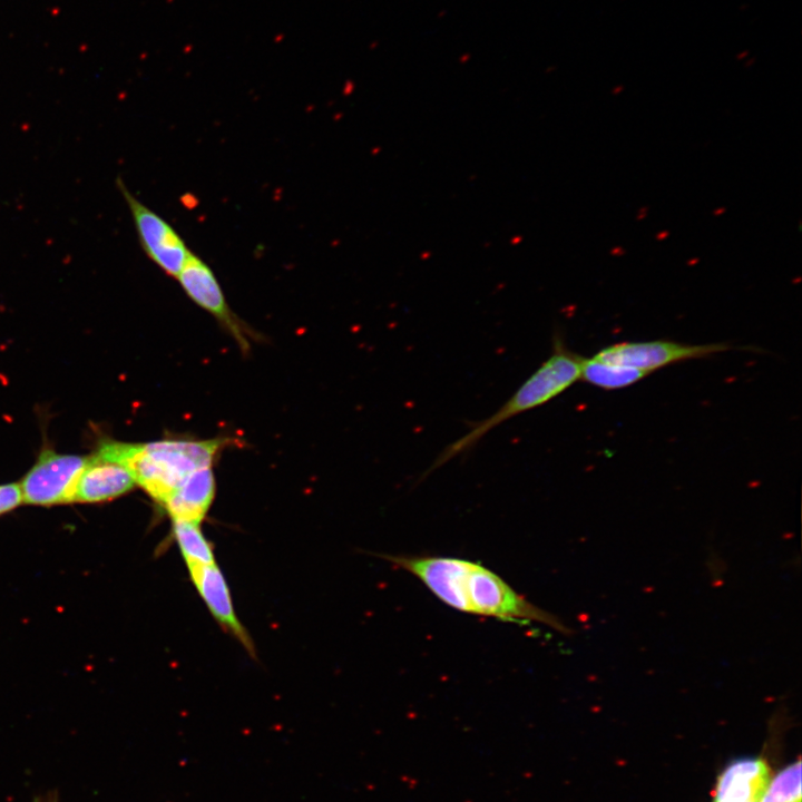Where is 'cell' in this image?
Listing matches in <instances>:
<instances>
[{
	"mask_svg": "<svg viewBox=\"0 0 802 802\" xmlns=\"http://www.w3.org/2000/svg\"><path fill=\"white\" fill-rule=\"evenodd\" d=\"M381 557L415 576L454 609L506 622H536L561 634H570L558 617L529 602L480 563L440 556L383 554Z\"/></svg>",
	"mask_w": 802,
	"mask_h": 802,
	"instance_id": "1",
	"label": "cell"
},
{
	"mask_svg": "<svg viewBox=\"0 0 802 802\" xmlns=\"http://www.w3.org/2000/svg\"><path fill=\"white\" fill-rule=\"evenodd\" d=\"M760 802H801L800 760L770 777Z\"/></svg>",
	"mask_w": 802,
	"mask_h": 802,
	"instance_id": "14",
	"label": "cell"
},
{
	"mask_svg": "<svg viewBox=\"0 0 802 802\" xmlns=\"http://www.w3.org/2000/svg\"><path fill=\"white\" fill-rule=\"evenodd\" d=\"M226 439H163L145 443L106 440L94 453L120 463L155 501L163 505L194 471L212 467Z\"/></svg>",
	"mask_w": 802,
	"mask_h": 802,
	"instance_id": "2",
	"label": "cell"
},
{
	"mask_svg": "<svg viewBox=\"0 0 802 802\" xmlns=\"http://www.w3.org/2000/svg\"><path fill=\"white\" fill-rule=\"evenodd\" d=\"M769 780L764 760H737L721 774L713 802H760Z\"/></svg>",
	"mask_w": 802,
	"mask_h": 802,
	"instance_id": "11",
	"label": "cell"
},
{
	"mask_svg": "<svg viewBox=\"0 0 802 802\" xmlns=\"http://www.w3.org/2000/svg\"><path fill=\"white\" fill-rule=\"evenodd\" d=\"M88 456L43 449L19 483L23 503L52 506L72 502L76 482Z\"/></svg>",
	"mask_w": 802,
	"mask_h": 802,
	"instance_id": "5",
	"label": "cell"
},
{
	"mask_svg": "<svg viewBox=\"0 0 802 802\" xmlns=\"http://www.w3.org/2000/svg\"><path fill=\"white\" fill-rule=\"evenodd\" d=\"M116 185L129 208L141 250L166 275L176 278L193 254L185 239L168 221L138 199L120 177Z\"/></svg>",
	"mask_w": 802,
	"mask_h": 802,
	"instance_id": "4",
	"label": "cell"
},
{
	"mask_svg": "<svg viewBox=\"0 0 802 802\" xmlns=\"http://www.w3.org/2000/svg\"><path fill=\"white\" fill-rule=\"evenodd\" d=\"M215 497V478L212 467L192 472L162 505L172 521L199 524Z\"/></svg>",
	"mask_w": 802,
	"mask_h": 802,
	"instance_id": "10",
	"label": "cell"
},
{
	"mask_svg": "<svg viewBox=\"0 0 802 802\" xmlns=\"http://www.w3.org/2000/svg\"><path fill=\"white\" fill-rule=\"evenodd\" d=\"M23 503L19 483L0 485V515Z\"/></svg>",
	"mask_w": 802,
	"mask_h": 802,
	"instance_id": "15",
	"label": "cell"
},
{
	"mask_svg": "<svg viewBox=\"0 0 802 802\" xmlns=\"http://www.w3.org/2000/svg\"><path fill=\"white\" fill-rule=\"evenodd\" d=\"M136 486L134 477L120 463L96 454L88 460L75 486L72 502L95 503L118 498Z\"/></svg>",
	"mask_w": 802,
	"mask_h": 802,
	"instance_id": "8",
	"label": "cell"
},
{
	"mask_svg": "<svg viewBox=\"0 0 802 802\" xmlns=\"http://www.w3.org/2000/svg\"><path fill=\"white\" fill-rule=\"evenodd\" d=\"M187 569L193 584L214 618L229 630L246 649L253 652L251 638L236 616L228 585L216 563L192 566Z\"/></svg>",
	"mask_w": 802,
	"mask_h": 802,
	"instance_id": "9",
	"label": "cell"
},
{
	"mask_svg": "<svg viewBox=\"0 0 802 802\" xmlns=\"http://www.w3.org/2000/svg\"><path fill=\"white\" fill-rule=\"evenodd\" d=\"M728 349L724 343L694 345L666 340L620 342L602 349L594 358L652 373L676 362L706 358Z\"/></svg>",
	"mask_w": 802,
	"mask_h": 802,
	"instance_id": "6",
	"label": "cell"
},
{
	"mask_svg": "<svg viewBox=\"0 0 802 802\" xmlns=\"http://www.w3.org/2000/svg\"><path fill=\"white\" fill-rule=\"evenodd\" d=\"M173 536L187 568L215 563L213 547L203 535L199 524L173 521Z\"/></svg>",
	"mask_w": 802,
	"mask_h": 802,
	"instance_id": "13",
	"label": "cell"
},
{
	"mask_svg": "<svg viewBox=\"0 0 802 802\" xmlns=\"http://www.w3.org/2000/svg\"><path fill=\"white\" fill-rule=\"evenodd\" d=\"M581 360L583 356L569 350L561 338L555 336L549 356L492 414L472 423L461 437L446 446L423 477L470 451L488 432L501 423L560 395L580 379Z\"/></svg>",
	"mask_w": 802,
	"mask_h": 802,
	"instance_id": "3",
	"label": "cell"
},
{
	"mask_svg": "<svg viewBox=\"0 0 802 802\" xmlns=\"http://www.w3.org/2000/svg\"><path fill=\"white\" fill-rule=\"evenodd\" d=\"M176 278L193 302L221 322L243 349L248 348L242 323L229 309L215 273L204 260L193 253Z\"/></svg>",
	"mask_w": 802,
	"mask_h": 802,
	"instance_id": "7",
	"label": "cell"
},
{
	"mask_svg": "<svg viewBox=\"0 0 802 802\" xmlns=\"http://www.w3.org/2000/svg\"><path fill=\"white\" fill-rule=\"evenodd\" d=\"M648 374L636 368L604 362L594 356L581 360L580 380L605 390L629 387Z\"/></svg>",
	"mask_w": 802,
	"mask_h": 802,
	"instance_id": "12",
	"label": "cell"
}]
</instances>
